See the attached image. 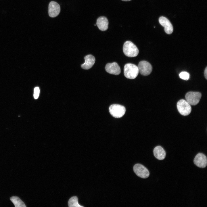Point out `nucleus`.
<instances>
[{"label":"nucleus","mask_w":207,"mask_h":207,"mask_svg":"<svg viewBox=\"0 0 207 207\" xmlns=\"http://www.w3.org/2000/svg\"><path fill=\"white\" fill-rule=\"evenodd\" d=\"M123 50L125 55L129 57H135L137 56L139 52L137 46L130 41H126L124 43L123 46Z\"/></svg>","instance_id":"nucleus-1"},{"label":"nucleus","mask_w":207,"mask_h":207,"mask_svg":"<svg viewBox=\"0 0 207 207\" xmlns=\"http://www.w3.org/2000/svg\"><path fill=\"white\" fill-rule=\"evenodd\" d=\"M139 72L138 67L134 64L128 63L124 66V75L127 78L130 79H135L138 75Z\"/></svg>","instance_id":"nucleus-2"},{"label":"nucleus","mask_w":207,"mask_h":207,"mask_svg":"<svg viewBox=\"0 0 207 207\" xmlns=\"http://www.w3.org/2000/svg\"><path fill=\"white\" fill-rule=\"evenodd\" d=\"M109 111L110 114L116 118L122 117L126 112L125 108L123 106L118 104H113L109 107Z\"/></svg>","instance_id":"nucleus-3"},{"label":"nucleus","mask_w":207,"mask_h":207,"mask_svg":"<svg viewBox=\"0 0 207 207\" xmlns=\"http://www.w3.org/2000/svg\"><path fill=\"white\" fill-rule=\"evenodd\" d=\"M177 107L179 113L183 116H187L191 112V108L190 105L183 99H181L177 102Z\"/></svg>","instance_id":"nucleus-4"},{"label":"nucleus","mask_w":207,"mask_h":207,"mask_svg":"<svg viewBox=\"0 0 207 207\" xmlns=\"http://www.w3.org/2000/svg\"><path fill=\"white\" fill-rule=\"evenodd\" d=\"M201 96V94L199 92L190 91L186 94L185 98L190 105L194 106L198 103Z\"/></svg>","instance_id":"nucleus-5"},{"label":"nucleus","mask_w":207,"mask_h":207,"mask_svg":"<svg viewBox=\"0 0 207 207\" xmlns=\"http://www.w3.org/2000/svg\"><path fill=\"white\" fill-rule=\"evenodd\" d=\"M139 72L142 75L147 76L151 72L152 68L151 64L145 61H142L139 63L138 66Z\"/></svg>","instance_id":"nucleus-6"},{"label":"nucleus","mask_w":207,"mask_h":207,"mask_svg":"<svg viewBox=\"0 0 207 207\" xmlns=\"http://www.w3.org/2000/svg\"><path fill=\"white\" fill-rule=\"evenodd\" d=\"M135 173L139 177L142 178H146L148 177L150 172L148 169L143 165L137 164L133 168Z\"/></svg>","instance_id":"nucleus-7"},{"label":"nucleus","mask_w":207,"mask_h":207,"mask_svg":"<svg viewBox=\"0 0 207 207\" xmlns=\"http://www.w3.org/2000/svg\"><path fill=\"white\" fill-rule=\"evenodd\" d=\"M60 11V6L58 3L54 1L50 2L48 7V13L50 17H56L59 15Z\"/></svg>","instance_id":"nucleus-8"},{"label":"nucleus","mask_w":207,"mask_h":207,"mask_svg":"<svg viewBox=\"0 0 207 207\" xmlns=\"http://www.w3.org/2000/svg\"><path fill=\"white\" fill-rule=\"evenodd\" d=\"M193 162L194 164L198 167L204 168L207 164L206 156L203 154L199 153L195 157Z\"/></svg>","instance_id":"nucleus-9"},{"label":"nucleus","mask_w":207,"mask_h":207,"mask_svg":"<svg viewBox=\"0 0 207 207\" xmlns=\"http://www.w3.org/2000/svg\"><path fill=\"white\" fill-rule=\"evenodd\" d=\"M160 24L164 27V31L168 34H171L173 31L172 26L169 20L164 17L161 16L159 19Z\"/></svg>","instance_id":"nucleus-10"},{"label":"nucleus","mask_w":207,"mask_h":207,"mask_svg":"<svg viewBox=\"0 0 207 207\" xmlns=\"http://www.w3.org/2000/svg\"><path fill=\"white\" fill-rule=\"evenodd\" d=\"M105 69L107 72L111 74L118 75L121 72L120 66L116 62L108 63L106 66Z\"/></svg>","instance_id":"nucleus-11"},{"label":"nucleus","mask_w":207,"mask_h":207,"mask_svg":"<svg viewBox=\"0 0 207 207\" xmlns=\"http://www.w3.org/2000/svg\"><path fill=\"white\" fill-rule=\"evenodd\" d=\"M85 63L81 65L82 68L84 69L88 70L91 68L94 64L95 58L91 55H88L84 57Z\"/></svg>","instance_id":"nucleus-12"},{"label":"nucleus","mask_w":207,"mask_h":207,"mask_svg":"<svg viewBox=\"0 0 207 207\" xmlns=\"http://www.w3.org/2000/svg\"><path fill=\"white\" fill-rule=\"evenodd\" d=\"M96 25L98 28L101 30L106 31L108 28V20L105 17H100L97 18V20Z\"/></svg>","instance_id":"nucleus-13"},{"label":"nucleus","mask_w":207,"mask_h":207,"mask_svg":"<svg viewBox=\"0 0 207 207\" xmlns=\"http://www.w3.org/2000/svg\"><path fill=\"white\" fill-rule=\"evenodd\" d=\"M153 153L154 156L159 160H163L165 158L166 152L160 146L156 147L154 150Z\"/></svg>","instance_id":"nucleus-14"},{"label":"nucleus","mask_w":207,"mask_h":207,"mask_svg":"<svg viewBox=\"0 0 207 207\" xmlns=\"http://www.w3.org/2000/svg\"><path fill=\"white\" fill-rule=\"evenodd\" d=\"M10 200L16 207H26L24 202L18 197L15 196L12 197L10 198Z\"/></svg>","instance_id":"nucleus-15"},{"label":"nucleus","mask_w":207,"mask_h":207,"mask_svg":"<svg viewBox=\"0 0 207 207\" xmlns=\"http://www.w3.org/2000/svg\"><path fill=\"white\" fill-rule=\"evenodd\" d=\"M68 204L69 207H83L79 204L78 198L76 196H73L68 201Z\"/></svg>","instance_id":"nucleus-16"},{"label":"nucleus","mask_w":207,"mask_h":207,"mask_svg":"<svg viewBox=\"0 0 207 207\" xmlns=\"http://www.w3.org/2000/svg\"><path fill=\"white\" fill-rule=\"evenodd\" d=\"M180 77L183 80H188L189 77V73L186 72H181L179 74Z\"/></svg>","instance_id":"nucleus-17"},{"label":"nucleus","mask_w":207,"mask_h":207,"mask_svg":"<svg viewBox=\"0 0 207 207\" xmlns=\"http://www.w3.org/2000/svg\"><path fill=\"white\" fill-rule=\"evenodd\" d=\"M40 92L39 88L37 87L34 88V97L35 99H37L39 96Z\"/></svg>","instance_id":"nucleus-18"},{"label":"nucleus","mask_w":207,"mask_h":207,"mask_svg":"<svg viewBox=\"0 0 207 207\" xmlns=\"http://www.w3.org/2000/svg\"><path fill=\"white\" fill-rule=\"evenodd\" d=\"M204 77L207 79V67H206L204 71Z\"/></svg>","instance_id":"nucleus-19"},{"label":"nucleus","mask_w":207,"mask_h":207,"mask_svg":"<svg viewBox=\"0 0 207 207\" xmlns=\"http://www.w3.org/2000/svg\"><path fill=\"white\" fill-rule=\"evenodd\" d=\"M122 0L124 1H131V0Z\"/></svg>","instance_id":"nucleus-20"}]
</instances>
